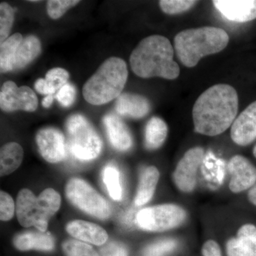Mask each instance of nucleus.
Wrapping results in <instances>:
<instances>
[{"instance_id": "nucleus-7", "label": "nucleus", "mask_w": 256, "mask_h": 256, "mask_svg": "<svg viewBox=\"0 0 256 256\" xmlns=\"http://www.w3.org/2000/svg\"><path fill=\"white\" fill-rule=\"evenodd\" d=\"M65 192L68 201L88 214L100 220H107L110 217L108 203L82 178H70L66 184Z\"/></svg>"}, {"instance_id": "nucleus-26", "label": "nucleus", "mask_w": 256, "mask_h": 256, "mask_svg": "<svg viewBox=\"0 0 256 256\" xmlns=\"http://www.w3.org/2000/svg\"><path fill=\"white\" fill-rule=\"evenodd\" d=\"M66 256H100L88 244L74 239H68L62 244Z\"/></svg>"}, {"instance_id": "nucleus-8", "label": "nucleus", "mask_w": 256, "mask_h": 256, "mask_svg": "<svg viewBox=\"0 0 256 256\" xmlns=\"http://www.w3.org/2000/svg\"><path fill=\"white\" fill-rule=\"evenodd\" d=\"M186 214L182 207L162 204L140 210L136 222L140 228L152 232H162L176 228L185 220Z\"/></svg>"}, {"instance_id": "nucleus-4", "label": "nucleus", "mask_w": 256, "mask_h": 256, "mask_svg": "<svg viewBox=\"0 0 256 256\" xmlns=\"http://www.w3.org/2000/svg\"><path fill=\"white\" fill-rule=\"evenodd\" d=\"M128 77L127 64L124 60L108 58L84 84V98L92 105L108 104L121 95Z\"/></svg>"}, {"instance_id": "nucleus-18", "label": "nucleus", "mask_w": 256, "mask_h": 256, "mask_svg": "<svg viewBox=\"0 0 256 256\" xmlns=\"http://www.w3.org/2000/svg\"><path fill=\"white\" fill-rule=\"evenodd\" d=\"M14 246L22 252L36 250L50 252L55 247L54 239L45 232H25L14 237Z\"/></svg>"}, {"instance_id": "nucleus-12", "label": "nucleus", "mask_w": 256, "mask_h": 256, "mask_svg": "<svg viewBox=\"0 0 256 256\" xmlns=\"http://www.w3.org/2000/svg\"><path fill=\"white\" fill-rule=\"evenodd\" d=\"M230 180L229 188L234 193L248 190L256 183V168L244 156H234L228 164Z\"/></svg>"}, {"instance_id": "nucleus-17", "label": "nucleus", "mask_w": 256, "mask_h": 256, "mask_svg": "<svg viewBox=\"0 0 256 256\" xmlns=\"http://www.w3.org/2000/svg\"><path fill=\"white\" fill-rule=\"evenodd\" d=\"M116 110L120 116L130 118L144 117L150 110V104L146 97L138 94H121L116 102Z\"/></svg>"}, {"instance_id": "nucleus-5", "label": "nucleus", "mask_w": 256, "mask_h": 256, "mask_svg": "<svg viewBox=\"0 0 256 256\" xmlns=\"http://www.w3.org/2000/svg\"><path fill=\"white\" fill-rule=\"evenodd\" d=\"M62 198L53 188H46L38 197L28 188L18 192L16 213L18 223L25 228L35 226L46 232L50 218L60 208Z\"/></svg>"}, {"instance_id": "nucleus-39", "label": "nucleus", "mask_w": 256, "mask_h": 256, "mask_svg": "<svg viewBox=\"0 0 256 256\" xmlns=\"http://www.w3.org/2000/svg\"><path fill=\"white\" fill-rule=\"evenodd\" d=\"M53 101L54 95L46 96V97L43 99V100H42V106L46 108H50V106H52Z\"/></svg>"}, {"instance_id": "nucleus-29", "label": "nucleus", "mask_w": 256, "mask_h": 256, "mask_svg": "<svg viewBox=\"0 0 256 256\" xmlns=\"http://www.w3.org/2000/svg\"><path fill=\"white\" fill-rule=\"evenodd\" d=\"M79 2L77 0H50L47 2V13L50 18L57 20Z\"/></svg>"}, {"instance_id": "nucleus-11", "label": "nucleus", "mask_w": 256, "mask_h": 256, "mask_svg": "<svg viewBox=\"0 0 256 256\" xmlns=\"http://www.w3.org/2000/svg\"><path fill=\"white\" fill-rule=\"evenodd\" d=\"M36 142L42 158L48 162H60L65 158V138L60 130L54 128L40 130L36 134Z\"/></svg>"}, {"instance_id": "nucleus-27", "label": "nucleus", "mask_w": 256, "mask_h": 256, "mask_svg": "<svg viewBox=\"0 0 256 256\" xmlns=\"http://www.w3.org/2000/svg\"><path fill=\"white\" fill-rule=\"evenodd\" d=\"M14 20V10L6 2L0 4V42L9 36Z\"/></svg>"}, {"instance_id": "nucleus-13", "label": "nucleus", "mask_w": 256, "mask_h": 256, "mask_svg": "<svg viewBox=\"0 0 256 256\" xmlns=\"http://www.w3.org/2000/svg\"><path fill=\"white\" fill-rule=\"evenodd\" d=\"M230 137L236 144L246 146L256 139V101L248 106L234 120Z\"/></svg>"}, {"instance_id": "nucleus-22", "label": "nucleus", "mask_w": 256, "mask_h": 256, "mask_svg": "<svg viewBox=\"0 0 256 256\" xmlns=\"http://www.w3.org/2000/svg\"><path fill=\"white\" fill-rule=\"evenodd\" d=\"M168 128L160 118H152L146 124L144 144L149 150H156L162 146L168 136Z\"/></svg>"}, {"instance_id": "nucleus-21", "label": "nucleus", "mask_w": 256, "mask_h": 256, "mask_svg": "<svg viewBox=\"0 0 256 256\" xmlns=\"http://www.w3.org/2000/svg\"><path fill=\"white\" fill-rule=\"evenodd\" d=\"M23 148L16 142H9L1 148L0 150V174L9 175L18 170L22 162Z\"/></svg>"}, {"instance_id": "nucleus-30", "label": "nucleus", "mask_w": 256, "mask_h": 256, "mask_svg": "<svg viewBox=\"0 0 256 256\" xmlns=\"http://www.w3.org/2000/svg\"><path fill=\"white\" fill-rule=\"evenodd\" d=\"M196 3V1L191 0H162L160 6L166 14H176L188 11Z\"/></svg>"}, {"instance_id": "nucleus-25", "label": "nucleus", "mask_w": 256, "mask_h": 256, "mask_svg": "<svg viewBox=\"0 0 256 256\" xmlns=\"http://www.w3.org/2000/svg\"><path fill=\"white\" fill-rule=\"evenodd\" d=\"M102 178L111 198L116 201H120L122 198V188L118 170L114 165H108L104 170Z\"/></svg>"}, {"instance_id": "nucleus-23", "label": "nucleus", "mask_w": 256, "mask_h": 256, "mask_svg": "<svg viewBox=\"0 0 256 256\" xmlns=\"http://www.w3.org/2000/svg\"><path fill=\"white\" fill-rule=\"evenodd\" d=\"M24 40L21 34L16 33L8 37L0 44V69L2 73L14 70L16 48Z\"/></svg>"}, {"instance_id": "nucleus-38", "label": "nucleus", "mask_w": 256, "mask_h": 256, "mask_svg": "<svg viewBox=\"0 0 256 256\" xmlns=\"http://www.w3.org/2000/svg\"><path fill=\"white\" fill-rule=\"evenodd\" d=\"M248 197L249 201L256 206V183L249 190Z\"/></svg>"}, {"instance_id": "nucleus-9", "label": "nucleus", "mask_w": 256, "mask_h": 256, "mask_svg": "<svg viewBox=\"0 0 256 256\" xmlns=\"http://www.w3.org/2000/svg\"><path fill=\"white\" fill-rule=\"evenodd\" d=\"M0 108L5 112L18 110L34 112L38 108V98L30 87H18L15 82L9 80L1 88Z\"/></svg>"}, {"instance_id": "nucleus-19", "label": "nucleus", "mask_w": 256, "mask_h": 256, "mask_svg": "<svg viewBox=\"0 0 256 256\" xmlns=\"http://www.w3.org/2000/svg\"><path fill=\"white\" fill-rule=\"evenodd\" d=\"M160 172L154 166L146 168L141 174L137 194L134 198L136 206H142L150 201L159 182Z\"/></svg>"}, {"instance_id": "nucleus-3", "label": "nucleus", "mask_w": 256, "mask_h": 256, "mask_svg": "<svg viewBox=\"0 0 256 256\" xmlns=\"http://www.w3.org/2000/svg\"><path fill=\"white\" fill-rule=\"evenodd\" d=\"M174 42L178 60L185 66L192 68L203 57L224 50L228 45L229 36L222 28L204 26L180 32Z\"/></svg>"}, {"instance_id": "nucleus-33", "label": "nucleus", "mask_w": 256, "mask_h": 256, "mask_svg": "<svg viewBox=\"0 0 256 256\" xmlns=\"http://www.w3.org/2000/svg\"><path fill=\"white\" fill-rule=\"evenodd\" d=\"M76 96V90L75 87L68 82L57 92L56 98L60 102V105L64 107H69L75 101Z\"/></svg>"}, {"instance_id": "nucleus-15", "label": "nucleus", "mask_w": 256, "mask_h": 256, "mask_svg": "<svg viewBox=\"0 0 256 256\" xmlns=\"http://www.w3.org/2000/svg\"><path fill=\"white\" fill-rule=\"evenodd\" d=\"M67 232L72 236L82 242L96 246L104 245L108 239L105 229L97 224L82 220H75L67 224Z\"/></svg>"}, {"instance_id": "nucleus-1", "label": "nucleus", "mask_w": 256, "mask_h": 256, "mask_svg": "<svg viewBox=\"0 0 256 256\" xmlns=\"http://www.w3.org/2000/svg\"><path fill=\"white\" fill-rule=\"evenodd\" d=\"M238 110V98L228 84H217L205 90L192 110L194 130L207 136H216L233 124Z\"/></svg>"}, {"instance_id": "nucleus-10", "label": "nucleus", "mask_w": 256, "mask_h": 256, "mask_svg": "<svg viewBox=\"0 0 256 256\" xmlns=\"http://www.w3.org/2000/svg\"><path fill=\"white\" fill-rule=\"evenodd\" d=\"M204 156V150L196 146L188 150L178 162L173 174V180L178 190L186 193L193 191L196 186L197 172Z\"/></svg>"}, {"instance_id": "nucleus-16", "label": "nucleus", "mask_w": 256, "mask_h": 256, "mask_svg": "<svg viewBox=\"0 0 256 256\" xmlns=\"http://www.w3.org/2000/svg\"><path fill=\"white\" fill-rule=\"evenodd\" d=\"M110 144L118 150L127 151L132 146V138L126 124L118 116L108 114L104 118Z\"/></svg>"}, {"instance_id": "nucleus-34", "label": "nucleus", "mask_w": 256, "mask_h": 256, "mask_svg": "<svg viewBox=\"0 0 256 256\" xmlns=\"http://www.w3.org/2000/svg\"><path fill=\"white\" fill-rule=\"evenodd\" d=\"M100 256H129V252L124 244L112 242H108L101 248Z\"/></svg>"}, {"instance_id": "nucleus-31", "label": "nucleus", "mask_w": 256, "mask_h": 256, "mask_svg": "<svg viewBox=\"0 0 256 256\" xmlns=\"http://www.w3.org/2000/svg\"><path fill=\"white\" fill-rule=\"evenodd\" d=\"M178 242L174 239H164L151 244L144 250L146 256H165L176 248Z\"/></svg>"}, {"instance_id": "nucleus-35", "label": "nucleus", "mask_w": 256, "mask_h": 256, "mask_svg": "<svg viewBox=\"0 0 256 256\" xmlns=\"http://www.w3.org/2000/svg\"><path fill=\"white\" fill-rule=\"evenodd\" d=\"M202 256H222L218 244L213 240H207L202 249Z\"/></svg>"}, {"instance_id": "nucleus-36", "label": "nucleus", "mask_w": 256, "mask_h": 256, "mask_svg": "<svg viewBox=\"0 0 256 256\" xmlns=\"http://www.w3.org/2000/svg\"><path fill=\"white\" fill-rule=\"evenodd\" d=\"M256 235V227L252 224L242 226L237 233V237H248Z\"/></svg>"}, {"instance_id": "nucleus-6", "label": "nucleus", "mask_w": 256, "mask_h": 256, "mask_svg": "<svg viewBox=\"0 0 256 256\" xmlns=\"http://www.w3.org/2000/svg\"><path fill=\"white\" fill-rule=\"evenodd\" d=\"M68 148L76 158L84 161L100 156L102 142L94 126L84 116L75 114L66 122Z\"/></svg>"}, {"instance_id": "nucleus-20", "label": "nucleus", "mask_w": 256, "mask_h": 256, "mask_svg": "<svg viewBox=\"0 0 256 256\" xmlns=\"http://www.w3.org/2000/svg\"><path fill=\"white\" fill-rule=\"evenodd\" d=\"M41 52V42L38 37L30 35L24 38L16 48L14 70L25 68L40 54Z\"/></svg>"}, {"instance_id": "nucleus-32", "label": "nucleus", "mask_w": 256, "mask_h": 256, "mask_svg": "<svg viewBox=\"0 0 256 256\" xmlns=\"http://www.w3.org/2000/svg\"><path fill=\"white\" fill-rule=\"evenodd\" d=\"M16 210L14 200L9 194L0 192V220L8 222L13 218Z\"/></svg>"}, {"instance_id": "nucleus-40", "label": "nucleus", "mask_w": 256, "mask_h": 256, "mask_svg": "<svg viewBox=\"0 0 256 256\" xmlns=\"http://www.w3.org/2000/svg\"><path fill=\"white\" fill-rule=\"evenodd\" d=\"M254 156H255L256 158V146H255V148H254Z\"/></svg>"}, {"instance_id": "nucleus-14", "label": "nucleus", "mask_w": 256, "mask_h": 256, "mask_svg": "<svg viewBox=\"0 0 256 256\" xmlns=\"http://www.w3.org/2000/svg\"><path fill=\"white\" fill-rule=\"evenodd\" d=\"M213 4L229 21L242 23L256 18V0H216Z\"/></svg>"}, {"instance_id": "nucleus-37", "label": "nucleus", "mask_w": 256, "mask_h": 256, "mask_svg": "<svg viewBox=\"0 0 256 256\" xmlns=\"http://www.w3.org/2000/svg\"><path fill=\"white\" fill-rule=\"evenodd\" d=\"M35 88H36V92H40L42 95H53L47 85L45 79L38 78L35 82Z\"/></svg>"}, {"instance_id": "nucleus-24", "label": "nucleus", "mask_w": 256, "mask_h": 256, "mask_svg": "<svg viewBox=\"0 0 256 256\" xmlns=\"http://www.w3.org/2000/svg\"><path fill=\"white\" fill-rule=\"evenodd\" d=\"M226 252L228 256H256V235L230 239Z\"/></svg>"}, {"instance_id": "nucleus-2", "label": "nucleus", "mask_w": 256, "mask_h": 256, "mask_svg": "<svg viewBox=\"0 0 256 256\" xmlns=\"http://www.w3.org/2000/svg\"><path fill=\"white\" fill-rule=\"evenodd\" d=\"M174 50L166 37L153 35L143 38L130 57L131 68L143 78L161 77L173 80L180 75V67L173 60Z\"/></svg>"}, {"instance_id": "nucleus-28", "label": "nucleus", "mask_w": 256, "mask_h": 256, "mask_svg": "<svg viewBox=\"0 0 256 256\" xmlns=\"http://www.w3.org/2000/svg\"><path fill=\"white\" fill-rule=\"evenodd\" d=\"M69 74L66 70L62 68H54L48 70L46 74V80L47 85L52 92V94H55L58 92L64 86L68 84Z\"/></svg>"}]
</instances>
